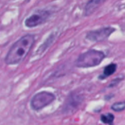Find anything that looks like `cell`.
<instances>
[{"mask_svg": "<svg viewBox=\"0 0 125 125\" xmlns=\"http://www.w3.org/2000/svg\"><path fill=\"white\" fill-rule=\"evenodd\" d=\"M34 43V36L26 34L16 41L9 50L4 62L7 65L17 64L27 56Z\"/></svg>", "mask_w": 125, "mask_h": 125, "instance_id": "1", "label": "cell"}, {"mask_svg": "<svg viewBox=\"0 0 125 125\" xmlns=\"http://www.w3.org/2000/svg\"><path fill=\"white\" fill-rule=\"evenodd\" d=\"M105 58V54L97 50H89L81 53L75 61L76 67L79 68H89L98 66Z\"/></svg>", "mask_w": 125, "mask_h": 125, "instance_id": "2", "label": "cell"}, {"mask_svg": "<svg viewBox=\"0 0 125 125\" xmlns=\"http://www.w3.org/2000/svg\"><path fill=\"white\" fill-rule=\"evenodd\" d=\"M56 100V96L48 92H41L36 94L31 100V107L34 111H39L52 103Z\"/></svg>", "mask_w": 125, "mask_h": 125, "instance_id": "3", "label": "cell"}, {"mask_svg": "<svg viewBox=\"0 0 125 125\" xmlns=\"http://www.w3.org/2000/svg\"><path fill=\"white\" fill-rule=\"evenodd\" d=\"M116 31V29L111 26L103 27L96 30L89 31L86 34V39L91 42H100L106 40Z\"/></svg>", "mask_w": 125, "mask_h": 125, "instance_id": "4", "label": "cell"}, {"mask_svg": "<svg viewBox=\"0 0 125 125\" xmlns=\"http://www.w3.org/2000/svg\"><path fill=\"white\" fill-rule=\"evenodd\" d=\"M51 16V12L47 10H39L31 15L29 18H26L25 21V25L27 27L32 28L41 25L45 23L49 17Z\"/></svg>", "mask_w": 125, "mask_h": 125, "instance_id": "5", "label": "cell"}, {"mask_svg": "<svg viewBox=\"0 0 125 125\" xmlns=\"http://www.w3.org/2000/svg\"><path fill=\"white\" fill-rule=\"evenodd\" d=\"M83 97L79 94H75V92L71 93L66 100L65 105L64 108V112H73L75 111L83 103Z\"/></svg>", "mask_w": 125, "mask_h": 125, "instance_id": "6", "label": "cell"}, {"mask_svg": "<svg viewBox=\"0 0 125 125\" xmlns=\"http://www.w3.org/2000/svg\"><path fill=\"white\" fill-rule=\"evenodd\" d=\"M106 0H89L84 7V15L89 16L92 15L100 6H102Z\"/></svg>", "mask_w": 125, "mask_h": 125, "instance_id": "7", "label": "cell"}, {"mask_svg": "<svg viewBox=\"0 0 125 125\" xmlns=\"http://www.w3.org/2000/svg\"><path fill=\"white\" fill-rule=\"evenodd\" d=\"M117 70V64L115 63H111L108 65H107L104 70H103V74H101L99 76V79L100 80H104L106 78L112 75L113 74H114V73Z\"/></svg>", "mask_w": 125, "mask_h": 125, "instance_id": "8", "label": "cell"}, {"mask_svg": "<svg viewBox=\"0 0 125 125\" xmlns=\"http://www.w3.org/2000/svg\"><path fill=\"white\" fill-rule=\"evenodd\" d=\"M115 116L114 114H111V113H108L105 114H102L100 116V120L103 124L105 125H112L114 124V121Z\"/></svg>", "mask_w": 125, "mask_h": 125, "instance_id": "9", "label": "cell"}, {"mask_svg": "<svg viewBox=\"0 0 125 125\" xmlns=\"http://www.w3.org/2000/svg\"><path fill=\"white\" fill-rule=\"evenodd\" d=\"M111 109L115 112H122L125 110V101L115 103L111 105Z\"/></svg>", "mask_w": 125, "mask_h": 125, "instance_id": "10", "label": "cell"}, {"mask_svg": "<svg viewBox=\"0 0 125 125\" xmlns=\"http://www.w3.org/2000/svg\"><path fill=\"white\" fill-rule=\"evenodd\" d=\"M123 79H124L123 77H122V78H115L114 80H113V81L109 83L108 87H109V88H112V87L116 86L118 84H119V83H120L122 81H123Z\"/></svg>", "mask_w": 125, "mask_h": 125, "instance_id": "11", "label": "cell"}]
</instances>
